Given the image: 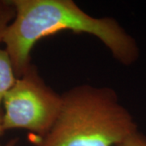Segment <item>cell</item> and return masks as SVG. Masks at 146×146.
Returning a JSON list of instances; mask_svg holds the SVG:
<instances>
[{"label": "cell", "mask_w": 146, "mask_h": 146, "mask_svg": "<svg viewBox=\"0 0 146 146\" xmlns=\"http://www.w3.org/2000/svg\"><path fill=\"white\" fill-rule=\"evenodd\" d=\"M15 17L6 29L5 45L17 78L31 65L36 42L58 32L69 30L97 37L112 56L124 66L136 63L140 50L135 38L113 17H94L72 0H10Z\"/></svg>", "instance_id": "1"}, {"label": "cell", "mask_w": 146, "mask_h": 146, "mask_svg": "<svg viewBox=\"0 0 146 146\" xmlns=\"http://www.w3.org/2000/svg\"><path fill=\"white\" fill-rule=\"evenodd\" d=\"M138 131L115 89L81 84L62 94L51 129L34 136V146H115Z\"/></svg>", "instance_id": "2"}, {"label": "cell", "mask_w": 146, "mask_h": 146, "mask_svg": "<svg viewBox=\"0 0 146 146\" xmlns=\"http://www.w3.org/2000/svg\"><path fill=\"white\" fill-rule=\"evenodd\" d=\"M3 128L25 129L34 136L46 135L54 124L62 105V94L47 85L31 64L3 102Z\"/></svg>", "instance_id": "3"}, {"label": "cell", "mask_w": 146, "mask_h": 146, "mask_svg": "<svg viewBox=\"0 0 146 146\" xmlns=\"http://www.w3.org/2000/svg\"><path fill=\"white\" fill-rule=\"evenodd\" d=\"M17 77L9 54L5 49L0 47V108L5 96L14 86Z\"/></svg>", "instance_id": "4"}, {"label": "cell", "mask_w": 146, "mask_h": 146, "mask_svg": "<svg viewBox=\"0 0 146 146\" xmlns=\"http://www.w3.org/2000/svg\"><path fill=\"white\" fill-rule=\"evenodd\" d=\"M15 17V9L10 0H0V42L6 29Z\"/></svg>", "instance_id": "5"}, {"label": "cell", "mask_w": 146, "mask_h": 146, "mask_svg": "<svg viewBox=\"0 0 146 146\" xmlns=\"http://www.w3.org/2000/svg\"><path fill=\"white\" fill-rule=\"evenodd\" d=\"M115 146H146V136L138 130Z\"/></svg>", "instance_id": "6"}, {"label": "cell", "mask_w": 146, "mask_h": 146, "mask_svg": "<svg viewBox=\"0 0 146 146\" xmlns=\"http://www.w3.org/2000/svg\"><path fill=\"white\" fill-rule=\"evenodd\" d=\"M4 133V130L3 128V111L0 110V136ZM0 146H2L0 145Z\"/></svg>", "instance_id": "7"}, {"label": "cell", "mask_w": 146, "mask_h": 146, "mask_svg": "<svg viewBox=\"0 0 146 146\" xmlns=\"http://www.w3.org/2000/svg\"><path fill=\"white\" fill-rule=\"evenodd\" d=\"M17 143H18V139L15 138L8 141L4 146H17Z\"/></svg>", "instance_id": "8"}]
</instances>
